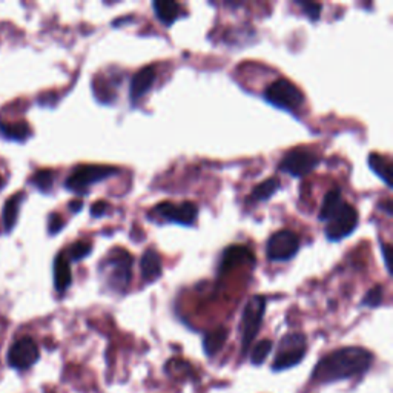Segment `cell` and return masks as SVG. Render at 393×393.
I'll return each instance as SVG.
<instances>
[{"label":"cell","mask_w":393,"mask_h":393,"mask_svg":"<svg viewBox=\"0 0 393 393\" xmlns=\"http://www.w3.org/2000/svg\"><path fill=\"white\" fill-rule=\"evenodd\" d=\"M383 293H384L383 286L376 284L375 287H372V289H370L364 295V298H362V301H361V306H364V307H378V306L383 303Z\"/></svg>","instance_id":"484cf974"},{"label":"cell","mask_w":393,"mask_h":393,"mask_svg":"<svg viewBox=\"0 0 393 393\" xmlns=\"http://www.w3.org/2000/svg\"><path fill=\"white\" fill-rule=\"evenodd\" d=\"M24 199H25V194L19 192V194H14L13 196H10V200H6L5 206H3V214H2L3 228L6 232H11L14 229V226H16L20 203L24 201Z\"/></svg>","instance_id":"d6986e66"},{"label":"cell","mask_w":393,"mask_h":393,"mask_svg":"<svg viewBox=\"0 0 393 393\" xmlns=\"http://www.w3.org/2000/svg\"><path fill=\"white\" fill-rule=\"evenodd\" d=\"M300 251V237L292 231H278L268 240L266 256L269 261H289Z\"/></svg>","instance_id":"ba28073f"},{"label":"cell","mask_w":393,"mask_h":393,"mask_svg":"<svg viewBox=\"0 0 393 393\" xmlns=\"http://www.w3.org/2000/svg\"><path fill=\"white\" fill-rule=\"evenodd\" d=\"M320 155L311 149L295 148L287 151L279 163V171L289 174L291 177L300 178L311 174L320 164Z\"/></svg>","instance_id":"52a82bcc"},{"label":"cell","mask_w":393,"mask_h":393,"mask_svg":"<svg viewBox=\"0 0 393 393\" xmlns=\"http://www.w3.org/2000/svg\"><path fill=\"white\" fill-rule=\"evenodd\" d=\"M154 214L164 218L171 223L192 226L196 215H199V208L192 201H185L180 205H174L169 201H163L154 208Z\"/></svg>","instance_id":"8fae6325"},{"label":"cell","mask_w":393,"mask_h":393,"mask_svg":"<svg viewBox=\"0 0 393 393\" xmlns=\"http://www.w3.org/2000/svg\"><path fill=\"white\" fill-rule=\"evenodd\" d=\"M367 163H369V168L372 169L378 177H380L385 186L392 187V166L389 163V160L385 157L380 155V154H370L367 158Z\"/></svg>","instance_id":"ffe728a7"},{"label":"cell","mask_w":393,"mask_h":393,"mask_svg":"<svg viewBox=\"0 0 393 393\" xmlns=\"http://www.w3.org/2000/svg\"><path fill=\"white\" fill-rule=\"evenodd\" d=\"M306 350L307 339L303 334L292 332V334L284 335L282 341H279L274 362H272V370L274 372H282V370L298 366L306 357Z\"/></svg>","instance_id":"3957f363"},{"label":"cell","mask_w":393,"mask_h":393,"mask_svg":"<svg viewBox=\"0 0 393 393\" xmlns=\"http://www.w3.org/2000/svg\"><path fill=\"white\" fill-rule=\"evenodd\" d=\"M297 5L300 6L306 16L311 19V20H318L321 16V10L323 6L320 3H314V2H297Z\"/></svg>","instance_id":"4316f807"},{"label":"cell","mask_w":393,"mask_h":393,"mask_svg":"<svg viewBox=\"0 0 393 393\" xmlns=\"http://www.w3.org/2000/svg\"><path fill=\"white\" fill-rule=\"evenodd\" d=\"M264 98L274 107L286 111H297L305 103L301 89L286 79H278L264 91Z\"/></svg>","instance_id":"8992f818"},{"label":"cell","mask_w":393,"mask_h":393,"mask_svg":"<svg viewBox=\"0 0 393 393\" xmlns=\"http://www.w3.org/2000/svg\"><path fill=\"white\" fill-rule=\"evenodd\" d=\"M390 252H392V246L390 245H385L381 241V254H383V259H384V264H385V269L389 270V274H392V268H390Z\"/></svg>","instance_id":"f546056e"},{"label":"cell","mask_w":393,"mask_h":393,"mask_svg":"<svg viewBox=\"0 0 393 393\" xmlns=\"http://www.w3.org/2000/svg\"><path fill=\"white\" fill-rule=\"evenodd\" d=\"M373 355L364 347L349 346L323 357L312 372V380L318 384H330L350 380L366 373L372 367Z\"/></svg>","instance_id":"6da1fadb"},{"label":"cell","mask_w":393,"mask_h":393,"mask_svg":"<svg viewBox=\"0 0 393 393\" xmlns=\"http://www.w3.org/2000/svg\"><path fill=\"white\" fill-rule=\"evenodd\" d=\"M140 270H141V278L143 282L151 284L155 279L160 278L162 275V259L155 249L149 247L141 255L140 260Z\"/></svg>","instance_id":"4fadbf2b"},{"label":"cell","mask_w":393,"mask_h":393,"mask_svg":"<svg viewBox=\"0 0 393 393\" xmlns=\"http://www.w3.org/2000/svg\"><path fill=\"white\" fill-rule=\"evenodd\" d=\"M3 181H5V180H3V177H2V176H0V187H2V186H3Z\"/></svg>","instance_id":"1f68e13d"},{"label":"cell","mask_w":393,"mask_h":393,"mask_svg":"<svg viewBox=\"0 0 393 393\" xmlns=\"http://www.w3.org/2000/svg\"><path fill=\"white\" fill-rule=\"evenodd\" d=\"M132 256L122 249H116L102 263L100 272L112 291L123 292L131 283Z\"/></svg>","instance_id":"7a4b0ae2"},{"label":"cell","mask_w":393,"mask_h":393,"mask_svg":"<svg viewBox=\"0 0 393 393\" xmlns=\"http://www.w3.org/2000/svg\"><path fill=\"white\" fill-rule=\"evenodd\" d=\"M358 213L349 203H344L341 209L330 218L326 226V237L329 241H339L357 229Z\"/></svg>","instance_id":"9c48e42d"},{"label":"cell","mask_w":393,"mask_h":393,"mask_svg":"<svg viewBox=\"0 0 393 393\" xmlns=\"http://www.w3.org/2000/svg\"><path fill=\"white\" fill-rule=\"evenodd\" d=\"M252 259H254V255L247 247L241 246V245L231 246V247L226 249V251L222 255L220 268H218V272H220V274H224V272H228L232 268L238 266V264H243L247 260H252Z\"/></svg>","instance_id":"5bb4252c"},{"label":"cell","mask_w":393,"mask_h":393,"mask_svg":"<svg viewBox=\"0 0 393 393\" xmlns=\"http://www.w3.org/2000/svg\"><path fill=\"white\" fill-rule=\"evenodd\" d=\"M93 251V247L91 245L85 243V241H77V243L71 245L70 251H68V260L71 261H80L83 259H86V256Z\"/></svg>","instance_id":"d4e9b609"},{"label":"cell","mask_w":393,"mask_h":393,"mask_svg":"<svg viewBox=\"0 0 393 393\" xmlns=\"http://www.w3.org/2000/svg\"><path fill=\"white\" fill-rule=\"evenodd\" d=\"M343 205H344V201H343L341 189L339 187L332 189V191H329L326 196H324V201H323L320 214H318V220L323 223H328L330 218L334 217L339 209H341Z\"/></svg>","instance_id":"e0dca14e"},{"label":"cell","mask_w":393,"mask_h":393,"mask_svg":"<svg viewBox=\"0 0 393 393\" xmlns=\"http://www.w3.org/2000/svg\"><path fill=\"white\" fill-rule=\"evenodd\" d=\"M279 189H282V185H279L278 178H269L266 181H263L259 186L254 187V191L251 194V201H266L269 199H272Z\"/></svg>","instance_id":"44dd1931"},{"label":"cell","mask_w":393,"mask_h":393,"mask_svg":"<svg viewBox=\"0 0 393 393\" xmlns=\"http://www.w3.org/2000/svg\"><path fill=\"white\" fill-rule=\"evenodd\" d=\"M40 357L39 347H37L33 338L24 337L17 339L8 350V364L13 369L26 370L34 366Z\"/></svg>","instance_id":"30bf717a"},{"label":"cell","mask_w":393,"mask_h":393,"mask_svg":"<svg viewBox=\"0 0 393 393\" xmlns=\"http://www.w3.org/2000/svg\"><path fill=\"white\" fill-rule=\"evenodd\" d=\"M228 335L229 332L226 328H218L205 335V338H203V349H205L208 357L213 358L223 349L226 341H228Z\"/></svg>","instance_id":"ac0fdd59"},{"label":"cell","mask_w":393,"mask_h":393,"mask_svg":"<svg viewBox=\"0 0 393 393\" xmlns=\"http://www.w3.org/2000/svg\"><path fill=\"white\" fill-rule=\"evenodd\" d=\"M72 283V274L70 260L66 259L65 254H59L54 261V286L56 289L63 293Z\"/></svg>","instance_id":"2e32d148"},{"label":"cell","mask_w":393,"mask_h":393,"mask_svg":"<svg viewBox=\"0 0 393 393\" xmlns=\"http://www.w3.org/2000/svg\"><path fill=\"white\" fill-rule=\"evenodd\" d=\"M82 206H83V201H80V200L70 203V209L72 210V213H79V210L82 209Z\"/></svg>","instance_id":"4dcf8cb0"},{"label":"cell","mask_w":393,"mask_h":393,"mask_svg":"<svg viewBox=\"0 0 393 393\" xmlns=\"http://www.w3.org/2000/svg\"><path fill=\"white\" fill-rule=\"evenodd\" d=\"M153 8L155 13V17L162 22L164 26H171L183 16L181 6L172 0H162V2H154Z\"/></svg>","instance_id":"9a60e30c"},{"label":"cell","mask_w":393,"mask_h":393,"mask_svg":"<svg viewBox=\"0 0 393 393\" xmlns=\"http://www.w3.org/2000/svg\"><path fill=\"white\" fill-rule=\"evenodd\" d=\"M54 171L51 169H42V171H37L33 178H31V183L39 189L42 192H48L49 189L54 185Z\"/></svg>","instance_id":"603a6c76"},{"label":"cell","mask_w":393,"mask_h":393,"mask_svg":"<svg viewBox=\"0 0 393 393\" xmlns=\"http://www.w3.org/2000/svg\"><path fill=\"white\" fill-rule=\"evenodd\" d=\"M0 131L11 140L16 141H24L29 137L31 134V128L28 126L25 122H16V123H2L0 122Z\"/></svg>","instance_id":"7402d4cb"},{"label":"cell","mask_w":393,"mask_h":393,"mask_svg":"<svg viewBox=\"0 0 393 393\" xmlns=\"http://www.w3.org/2000/svg\"><path fill=\"white\" fill-rule=\"evenodd\" d=\"M108 205L105 201H95L93 206H91V215L93 217H103L105 214H107V210H108Z\"/></svg>","instance_id":"f1b7e54d"},{"label":"cell","mask_w":393,"mask_h":393,"mask_svg":"<svg viewBox=\"0 0 393 393\" xmlns=\"http://www.w3.org/2000/svg\"><path fill=\"white\" fill-rule=\"evenodd\" d=\"M155 68L154 66H145L141 70L134 74V77L131 80V86H130V97L132 102H137L140 98L145 95L148 91L153 88L154 82H155Z\"/></svg>","instance_id":"7c38bea8"},{"label":"cell","mask_w":393,"mask_h":393,"mask_svg":"<svg viewBox=\"0 0 393 393\" xmlns=\"http://www.w3.org/2000/svg\"><path fill=\"white\" fill-rule=\"evenodd\" d=\"M266 312V298L261 295H254L249 298L241 316V352L246 353L255 339L263 324Z\"/></svg>","instance_id":"277c9868"},{"label":"cell","mask_w":393,"mask_h":393,"mask_svg":"<svg viewBox=\"0 0 393 393\" xmlns=\"http://www.w3.org/2000/svg\"><path fill=\"white\" fill-rule=\"evenodd\" d=\"M120 169L103 164H80L65 181L66 189L72 192H83L89 186L117 176Z\"/></svg>","instance_id":"5b68a950"},{"label":"cell","mask_w":393,"mask_h":393,"mask_svg":"<svg viewBox=\"0 0 393 393\" xmlns=\"http://www.w3.org/2000/svg\"><path fill=\"white\" fill-rule=\"evenodd\" d=\"M272 347H274V343L270 341V339H263L259 344L254 347V350L251 353V361L254 366H261L266 358L269 357V353L272 350Z\"/></svg>","instance_id":"cb8c5ba5"},{"label":"cell","mask_w":393,"mask_h":393,"mask_svg":"<svg viewBox=\"0 0 393 393\" xmlns=\"http://www.w3.org/2000/svg\"><path fill=\"white\" fill-rule=\"evenodd\" d=\"M65 226V222H63V218L60 217L59 214H51L49 218H48V232L51 233V236H56V233L59 231H62V228Z\"/></svg>","instance_id":"83f0119b"}]
</instances>
